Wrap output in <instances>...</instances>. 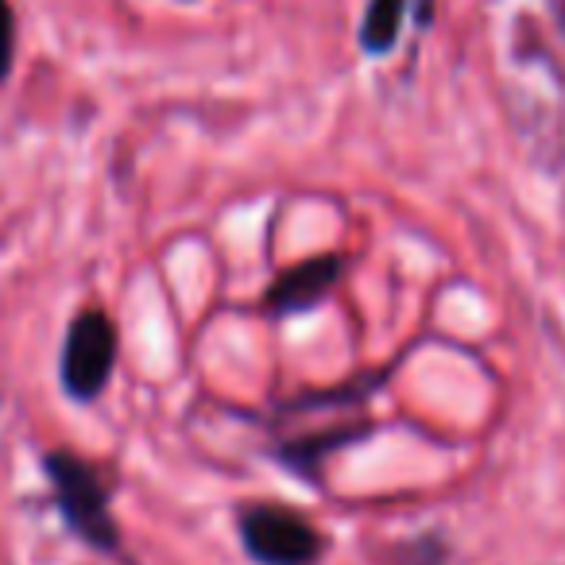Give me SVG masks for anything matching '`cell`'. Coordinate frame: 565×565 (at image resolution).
Instances as JSON below:
<instances>
[{
  "label": "cell",
  "mask_w": 565,
  "mask_h": 565,
  "mask_svg": "<svg viewBox=\"0 0 565 565\" xmlns=\"http://www.w3.org/2000/svg\"><path fill=\"white\" fill-rule=\"evenodd\" d=\"M17 20H12V9H9V0H0V82L9 78L12 71V43H17Z\"/></svg>",
  "instance_id": "6"
},
{
  "label": "cell",
  "mask_w": 565,
  "mask_h": 565,
  "mask_svg": "<svg viewBox=\"0 0 565 565\" xmlns=\"http://www.w3.org/2000/svg\"><path fill=\"white\" fill-rule=\"evenodd\" d=\"M399 20H403V0H372L369 17H364L361 43L372 55L392 51V43L399 40Z\"/></svg>",
  "instance_id": "5"
},
{
  "label": "cell",
  "mask_w": 565,
  "mask_h": 565,
  "mask_svg": "<svg viewBox=\"0 0 565 565\" xmlns=\"http://www.w3.org/2000/svg\"><path fill=\"white\" fill-rule=\"evenodd\" d=\"M117 364V330L102 310L74 318L63 349V384L74 399H94L113 376Z\"/></svg>",
  "instance_id": "3"
},
{
  "label": "cell",
  "mask_w": 565,
  "mask_h": 565,
  "mask_svg": "<svg viewBox=\"0 0 565 565\" xmlns=\"http://www.w3.org/2000/svg\"><path fill=\"white\" fill-rule=\"evenodd\" d=\"M241 539L259 565H315L322 557V534L291 508L259 503L241 515Z\"/></svg>",
  "instance_id": "2"
},
{
  "label": "cell",
  "mask_w": 565,
  "mask_h": 565,
  "mask_svg": "<svg viewBox=\"0 0 565 565\" xmlns=\"http://www.w3.org/2000/svg\"><path fill=\"white\" fill-rule=\"evenodd\" d=\"M341 279V259L338 256H318L307 264L291 267L279 282L271 287L267 302L275 315H295V310H310L315 302H322L326 295L338 287Z\"/></svg>",
  "instance_id": "4"
},
{
  "label": "cell",
  "mask_w": 565,
  "mask_h": 565,
  "mask_svg": "<svg viewBox=\"0 0 565 565\" xmlns=\"http://www.w3.org/2000/svg\"><path fill=\"white\" fill-rule=\"evenodd\" d=\"M47 477L55 484L63 519L78 531V539L97 550H117L120 531L109 515V495H105V484L97 480V472L74 454H51Z\"/></svg>",
  "instance_id": "1"
}]
</instances>
